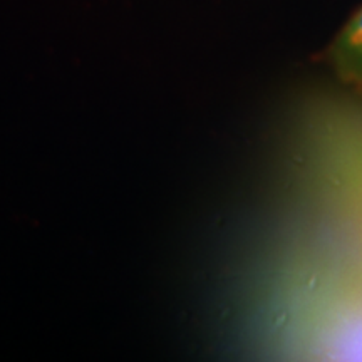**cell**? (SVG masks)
I'll return each mask as SVG.
<instances>
[{
    "label": "cell",
    "instance_id": "obj_1",
    "mask_svg": "<svg viewBox=\"0 0 362 362\" xmlns=\"http://www.w3.org/2000/svg\"><path fill=\"white\" fill-rule=\"evenodd\" d=\"M330 61L344 83L362 86V8L334 40Z\"/></svg>",
    "mask_w": 362,
    "mask_h": 362
}]
</instances>
